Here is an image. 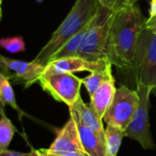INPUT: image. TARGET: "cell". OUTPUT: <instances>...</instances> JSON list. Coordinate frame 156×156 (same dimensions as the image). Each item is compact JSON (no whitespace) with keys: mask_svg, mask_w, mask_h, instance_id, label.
<instances>
[{"mask_svg":"<svg viewBox=\"0 0 156 156\" xmlns=\"http://www.w3.org/2000/svg\"><path fill=\"white\" fill-rule=\"evenodd\" d=\"M145 21L146 18L137 5L122 3L113 11L107 52L108 60L112 66L126 72L131 71Z\"/></svg>","mask_w":156,"mask_h":156,"instance_id":"1","label":"cell"},{"mask_svg":"<svg viewBox=\"0 0 156 156\" xmlns=\"http://www.w3.org/2000/svg\"><path fill=\"white\" fill-rule=\"evenodd\" d=\"M100 6L99 0H76L65 19L33 60L47 66L52 56L92 20Z\"/></svg>","mask_w":156,"mask_h":156,"instance_id":"2","label":"cell"},{"mask_svg":"<svg viewBox=\"0 0 156 156\" xmlns=\"http://www.w3.org/2000/svg\"><path fill=\"white\" fill-rule=\"evenodd\" d=\"M113 11L101 5L85 35L79 57L92 62L108 60V43Z\"/></svg>","mask_w":156,"mask_h":156,"instance_id":"3","label":"cell"},{"mask_svg":"<svg viewBox=\"0 0 156 156\" xmlns=\"http://www.w3.org/2000/svg\"><path fill=\"white\" fill-rule=\"evenodd\" d=\"M136 85L144 84L153 92L156 88V34L144 29L140 35L131 71Z\"/></svg>","mask_w":156,"mask_h":156,"instance_id":"4","label":"cell"},{"mask_svg":"<svg viewBox=\"0 0 156 156\" xmlns=\"http://www.w3.org/2000/svg\"><path fill=\"white\" fill-rule=\"evenodd\" d=\"M38 83L42 90L52 96L54 100L65 103L68 107L74 106L81 98L80 89L83 81L73 73L53 72L45 69Z\"/></svg>","mask_w":156,"mask_h":156,"instance_id":"5","label":"cell"},{"mask_svg":"<svg viewBox=\"0 0 156 156\" xmlns=\"http://www.w3.org/2000/svg\"><path fill=\"white\" fill-rule=\"evenodd\" d=\"M136 90L140 97V104L135 115L124 132V136L138 142L145 150H154L155 144L150 126V97L153 94V89L144 85H136Z\"/></svg>","mask_w":156,"mask_h":156,"instance_id":"6","label":"cell"},{"mask_svg":"<svg viewBox=\"0 0 156 156\" xmlns=\"http://www.w3.org/2000/svg\"><path fill=\"white\" fill-rule=\"evenodd\" d=\"M140 104V97L136 90L127 86L117 89L114 100L103 117L107 125L126 131L132 122Z\"/></svg>","mask_w":156,"mask_h":156,"instance_id":"7","label":"cell"},{"mask_svg":"<svg viewBox=\"0 0 156 156\" xmlns=\"http://www.w3.org/2000/svg\"><path fill=\"white\" fill-rule=\"evenodd\" d=\"M1 74L5 75L9 80L18 84H24L25 89L29 88L38 82L43 75L46 66L32 61L13 59L5 56H0Z\"/></svg>","mask_w":156,"mask_h":156,"instance_id":"8","label":"cell"},{"mask_svg":"<svg viewBox=\"0 0 156 156\" xmlns=\"http://www.w3.org/2000/svg\"><path fill=\"white\" fill-rule=\"evenodd\" d=\"M69 117H71L76 122L84 154L87 156H110L107 152L106 143L95 132L80 121L76 109L74 107H69Z\"/></svg>","mask_w":156,"mask_h":156,"instance_id":"9","label":"cell"},{"mask_svg":"<svg viewBox=\"0 0 156 156\" xmlns=\"http://www.w3.org/2000/svg\"><path fill=\"white\" fill-rule=\"evenodd\" d=\"M111 64L109 60H101L98 62L89 61L79 56L69 57L57 60L50 61L47 64L46 69L53 72H62V73H75L80 71L94 72L107 68Z\"/></svg>","mask_w":156,"mask_h":156,"instance_id":"10","label":"cell"},{"mask_svg":"<svg viewBox=\"0 0 156 156\" xmlns=\"http://www.w3.org/2000/svg\"><path fill=\"white\" fill-rule=\"evenodd\" d=\"M48 149L53 152H75L84 154L76 122L71 117H69L66 124L58 132L54 142Z\"/></svg>","mask_w":156,"mask_h":156,"instance_id":"11","label":"cell"},{"mask_svg":"<svg viewBox=\"0 0 156 156\" xmlns=\"http://www.w3.org/2000/svg\"><path fill=\"white\" fill-rule=\"evenodd\" d=\"M115 79L112 77L92 95L90 96V106L95 111L98 116L103 121V117L112 105L116 93Z\"/></svg>","mask_w":156,"mask_h":156,"instance_id":"12","label":"cell"},{"mask_svg":"<svg viewBox=\"0 0 156 156\" xmlns=\"http://www.w3.org/2000/svg\"><path fill=\"white\" fill-rule=\"evenodd\" d=\"M76 109L80 118V121L93 132H95L105 143V129L103 126L102 120L98 116L95 111L87 103L83 101L81 98L72 106Z\"/></svg>","mask_w":156,"mask_h":156,"instance_id":"13","label":"cell"},{"mask_svg":"<svg viewBox=\"0 0 156 156\" xmlns=\"http://www.w3.org/2000/svg\"><path fill=\"white\" fill-rule=\"evenodd\" d=\"M91 22V21H90ZM90 22L82 29L80 30L77 35H75L73 37H71L66 44H64L50 58V61L64 58H69V57H77L79 55L80 48L82 45L83 39L85 37V35L90 27Z\"/></svg>","mask_w":156,"mask_h":156,"instance_id":"14","label":"cell"},{"mask_svg":"<svg viewBox=\"0 0 156 156\" xmlns=\"http://www.w3.org/2000/svg\"><path fill=\"white\" fill-rule=\"evenodd\" d=\"M112 67V65L109 64L107 68L98 71L91 72L89 76L82 79L83 85L90 96L92 95L99 88H101L107 80L113 77Z\"/></svg>","mask_w":156,"mask_h":156,"instance_id":"15","label":"cell"},{"mask_svg":"<svg viewBox=\"0 0 156 156\" xmlns=\"http://www.w3.org/2000/svg\"><path fill=\"white\" fill-rule=\"evenodd\" d=\"M0 102L1 106L5 108V105H9L12 109H14L21 119L24 115V112L17 105L16 95L13 90V87L10 83V80L3 74L0 73Z\"/></svg>","mask_w":156,"mask_h":156,"instance_id":"16","label":"cell"},{"mask_svg":"<svg viewBox=\"0 0 156 156\" xmlns=\"http://www.w3.org/2000/svg\"><path fill=\"white\" fill-rule=\"evenodd\" d=\"M16 133V128L5 112L4 107L0 109V151L8 149Z\"/></svg>","mask_w":156,"mask_h":156,"instance_id":"17","label":"cell"},{"mask_svg":"<svg viewBox=\"0 0 156 156\" xmlns=\"http://www.w3.org/2000/svg\"><path fill=\"white\" fill-rule=\"evenodd\" d=\"M123 130L112 126L107 125L105 129V141H106V148L108 154L110 156H117L122 139L124 136Z\"/></svg>","mask_w":156,"mask_h":156,"instance_id":"18","label":"cell"},{"mask_svg":"<svg viewBox=\"0 0 156 156\" xmlns=\"http://www.w3.org/2000/svg\"><path fill=\"white\" fill-rule=\"evenodd\" d=\"M0 46L9 53H20L26 50V43L20 36L12 37H3L0 39Z\"/></svg>","mask_w":156,"mask_h":156,"instance_id":"19","label":"cell"},{"mask_svg":"<svg viewBox=\"0 0 156 156\" xmlns=\"http://www.w3.org/2000/svg\"><path fill=\"white\" fill-rule=\"evenodd\" d=\"M0 156H40L39 150H35L33 149L29 153H21V152H16V151H12V150H5V151H0Z\"/></svg>","mask_w":156,"mask_h":156,"instance_id":"20","label":"cell"},{"mask_svg":"<svg viewBox=\"0 0 156 156\" xmlns=\"http://www.w3.org/2000/svg\"><path fill=\"white\" fill-rule=\"evenodd\" d=\"M99 2L102 6L115 10L122 3V0H99Z\"/></svg>","mask_w":156,"mask_h":156,"instance_id":"21","label":"cell"},{"mask_svg":"<svg viewBox=\"0 0 156 156\" xmlns=\"http://www.w3.org/2000/svg\"><path fill=\"white\" fill-rule=\"evenodd\" d=\"M144 27H145V29L150 30L153 33L156 34V16H154V17L149 16L148 18H146Z\"/></svg>","mask_w":156,"mask_h":156,"instance_id":"22","label":"cell"},{"mask_svg":"<svg viewBox=\"0 0 156 156\" xmlns=\"http://www.w3.org/2000/svg\"><path fill=\"white\" fill-rule=\"evenodd\" d=\"M150 17L156 16V0L150 1V8H149Z\"/></svg>","mask_w":156,"mask_h":156,"instance_id":"23","label":"cell"},{"mask_svg":"<svg viewBox=\"0 0 156 156\" xmlns=\"http://www.w3.org/2000/svg\"><path fill=\"white\" fill-rule=\"evenodd\" d=\"M39 150V154H40V156H61L58 155V154H52V153H49L48 152L46 149L44 148H41V149H38Z\"/></svg>","mask_w":156,"mask_h":156,"instance_id":"24","label":"cell"},{"mask_svg":"<svg viewBox=\"0 0 156 156\" xmlns=\"http://www.w3.org/2000/svg\"><path fill=\"white\" fill-rule=\"evenodd\" d=\"M139 0H122V3L125 4V5H136V3L138 2Z\"/></svg>","mask_w":156,"mask_h":156,"instance_id":"25","label":"cell"},{"mask_svg":"<svg viewBox=\"0 0 156 156\" xmlns=\"http://www.w3.org/2000/svg\"><path fill=\"white\" fill-rule=\"evenodd\" d=\"M153 94H154V95H156V88H155V90H154V92H153Z\"/></svg>","mask_w":156,"mask_h":156,"instance_id":"26","label":"cell"},{"mask_svg":"<svg viewBox=\"0 0 156 156\" xmlns=\"http://www.w3.org/2000/svg\"><path fill=\"white\" fill-rule=\"evenodd\" d=\"M36 1H37V2H38V3H40V2H42L43 0H36Z\"/></svg>","mask_w":156,"mask_h":156,"instance_id":"27","label":"cell"}]
</instances>
